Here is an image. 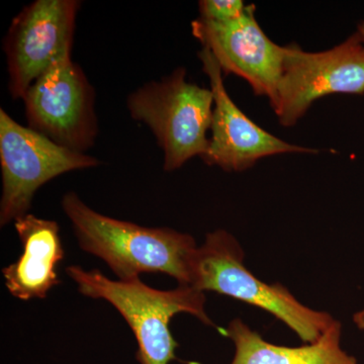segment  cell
<instances>
[{
    "label": "cell",
    "mask_w": 364,
    "mask_h": 364,
    "mask_svg": "<svg viewBox=\"0 0 364 364\" xmlns=\"http://www.w3.org/2000/svg\"><path fill=\"white\" fill-rule=\"evenodd\" d=\"M61 207L73 227L81 250L104 261L119 280L162 273L189 284V261L198 245L191 235L169 228H148L92 210L74 191Z\"/></svg>",
    "instance_id": "obj_1"
},
{
    "label": "cell",
    "mask_w": 364,
    "mask_h": 364,
    "mask_svg": "<svg viewBox=\"0 0 364 364\" xmlns=\"http://www.w3.org/2000/svg\"><path fill=\"white\" fill-rule=\"evenodd\" d=\"M66 274L79 293L104 299L121 314L135 336L139 364H170L176 359L178 344L170 331L171 318L189 314L205 325L214 326L205 311V293L195 287L178 286L163 291L144 284L141 279L114 280L98 269L69 265Z\"/></svg>",
    "instance_id": "obj_2"
},
{
    "label": "cell",
    "mask_w": 364,
    "mask_h": 364,
    "mask_svg": "<svg viewBox=\"0 0 364 364\" xmlns=\"http://www.w3.org/2000/svg\"><path fill=\"white\" fill-rule=\"evenodd\" d=\"M188 286L262 309L282 321L305 343L317 341L336 321L330 314L299 303L282 284H267L254 277L244 265L240 243L225 230L205 235L191 255Z\"/></svg>",
    "instance_id": "obj_3"
},
{
    "label": "cell",
    "mask_w": 364,
    "mask_h": 364,
    "mask_svg": "<svg viewBox=\"0 0 364 364\" xmlns=\"http://www.w3.org/2000/svg\"><path fill=\"white\" fill-rule=\"evenodd\" d=\"M131 117L147 124L164 153L165 171L181 168L207 153L214 112L212 90L186 80L184 68L150 82L127 100Z\"/></svg>",
    "instance_id": "obj_4"
},
{
    "label": "cell",
    "mask_w": 364,
    "mask_h": 364,
    "mask_svg": "<svg viewBox=\"0 0 364 364\" xmlns=\"http://www.w3.org/2000/svg\"><path fill=\"white\" fill-rule=\"evenodd\" d=\"M100 164L97 158L67 149L0 109V226L28 214L36 193L55 177Z\"/></svg>",
    "instance_id": "obj_5"
},
{
    "label": "cell",
    "mask_w": 364,
    "mask_h": 364,
    "mask_svg": "<svg viewBox=\"0 0 364 364\" xmlns=\"http://www.w3.org/2000/svg\"><path fill=\"white\" fill-rule=\"evenodd\" d=\"M95 97L69 50L26 91L23 100L28 127L67 149L85 153L98 132Z\"/></svg>",
    "instance_id": "obj_6"
},
{
    "label": "cell",
    "mask_w": 364,
    "mask_h": 364,
    "mask_svg": "<svg viewBox=\"0 0 364 364\" xmlns=\"http://www.w3.org/2000/svg\"><path fill=\"white\" fill-rule=\"evenodd\" d=\"M277 104L272 107L284 127H293L311 105L331 95H363L364 44L358 33L323 52L284 46Z\"/></svg>",
    "instance_id": "obj_7"
},
{
    "label": "cell",
    "mask_w": 364,
    "mask_h": 364,
    "mask_svg": "<svg viewBox=\"0 0 364 364\" xmlns=\"http://www.w3.org/2000/svg\"><path fill=\"white\" fill-rule=\"evenodd\" d=\"M80 6L77 0H36L11 21L4 49L14 100H23L33 83L72 50Z\"/></svg>",
    "instance_id": "obj_8"
},
{
    "label": "cell",
    "mask_w": 364,
    "mask_h": 364,
    "mask_svg": "<svg viewBox=\"0 0 364 364\" xmlns=\"http://www.w3.org/2000/svg\"><path fill=\"white\" fill-rule=\"evenodd\" d=\"M256 7L229 23L200 20L191 23L193 36L214 55L223 73L245 79L256 95L277 104L286 47L272 42L255 18Z\"/></svg>",
    "instance_id": "obj_9"
},
{
    "label": "cell",
    "mask_w": 364,
    "mask_h": 364,
    "mask_svg": "<svg viewBox=\"0 0 364 364\" xmlns=\"http://www.w3.org/2000/svg\"><path fill=\"white\" fill-rule=\"evenodd\" d=\"M203 70L214 95L212 136L205 156V164L225 171H244L260 159L284 153H318V150L287 143L263 130L237 107L225 87L223 71L207 48L198 52Z\"/></svg>",
    "instance_id": "obj_10"
},
{
    "label": "cell",
    "mask_w": 364,
    "mask_h": 364,
    "mask_svg": "<svg viewBox=\"0 0 364 364\" xmlns=\"http://www.w3.org/2000/svg\"><path fill=\"white\" fill-rule=\"evenodd\" d=\"M14 226L23 253L2 269L7 291L21 301L47 298L61 282L57 267L65 256L58 223L26 214L18 218Z\"/></svg>",
    "instance_id": "obj_11"
},
{
    "label": "cell",
    "mask_w": 364,
    "mask_h": 364,
    "mask_svg": "<svg viewBox=\"0 0 364 364\" xmlns=\"http://www.w3.org/2000/svg\"><path fill=\"white\" fill-rule=\"evenodd\" d=\"M341 332L336 320L317 341L287 347L269 343L241 318H234L226 330L235 346L230 364H358V359L342 349Z\"/></svg>",
    "instance_id": "obj_12"
},
{
    "label": "cell",
    "mask_w": 364,
    "mask_h": 364,
    "mask_svg": "<svg viewBox=\"0 0 364 364\" xmlns=\"http://www.w3.org/2000/svg\"><path fill=\"white\" fill-rule=\"evenodd\" d=\"M247 4L242 0H200L198 2L200 20L212 23H229L245 13Z\"/></svg>",
    "instance_id": "obj_13"
},
{
    "label": "cell",
    "mask_w": 364,
    "mask_h": 364,
    "mask_svg": "<svg viewBox=\"0 0 364 364\" xmlns=\"http://www.w3.org/2000/svg\"><path fill=\"white\" fill-rule=\"evenodd\" d=\"M354 323L358 325L359 329L364 330V311L354 315Z\"/></svg>",
    "instance_id": "obj_14"
},
{
    "label": "cell",
    "mask_w": 364,
    "mask_h": 364,
    "mask_svg": "<svg viewBox=\"0 0 364 364\" xmlns=\"http://www.w3.org/2000/svg\"><path fill=\"white\" fill-rule=\"evenodd\" d=\"M356 33H358V37L360 38L361 42L364 44V21L359 25L358 31Z\"/></svg>",
    "instance_id": "obj_15"
}]
</instances>
